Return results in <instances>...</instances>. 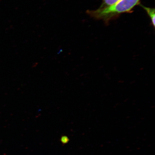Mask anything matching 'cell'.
<instances>
[{
  "mask_svg": "<svg viewBox=\"0 0 155 155\" xmlns=\"http://www.w3.org/2000/svg\"><path fill=\"white\" fill-rule=\"evenodd\" d=\"M61 141L63 144H65L68 143L69 141V137L67 136H62L61 137Z\"/></svg>",
  "mask_w": 155,
  "mask_h": 155,
  "instance_id": "277c9868",
  "label": "cell"
},
{
  "mask_svg": "<svg viewBox=\"0 0 155 155\" xmlns=\"http://www.w3.org/2000/svg\"><path fill=\"white\" fill-rule=\"evenodd\" d=\"M121 0H103L101 5L98 8L104 9L115 4Z\"/></svg>",
  "mask_w": 155,
  "mask_h": 155,
  "instance_id": "3957f363",
  "label": "cell"
},
{
  "mask_svg": "<svg viewBox=\"0 0 155 155\" xmlns=\"http://www.w3.org/2000/svg\"><path fill=\"white\" fill-rule=\"evenodd\" d=\"M140 0H121L109 7L95 10H88L87 14L91 17L98 20L108 22L124 13H129L136 6L138 5Z\"/></svg>",
  "mask_w": 155,
  "mask_h": 155,
  "instance_id": "6da1fadb",
  "label": "cell"
},
{
  "mask_svg": "<svg viewBox=\"0 0 155 155\" xmlns=\"http://www.w3.org/2000/svg\"><path fill=\"white\" fill-rule=\"evenodd\" d=\"M141 7L144 9L150 17L153 26L155 28V9L148 7H146L142 5H140Z\"/></svg>",
  "mask_w": 155,
  "mask_h": 155,
  "instance_id": "7a4b0ae2",
  "label": "cell"
}]
</instances>
